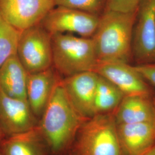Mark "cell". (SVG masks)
I'll return each mask as SVG.
<instances>
[{
  "label": "cell",
  "mask_w": 155,
  "mask_h": 155,
  "mask_svg": "<svg viewBox=\"0 0 155 155\" xmlns=\"http://www.w3.org/2000/svg\"><path fill=\"white\" fill-rule=\"evenodd\" d=\"M61 81V78L56 84L38 124L39 132L45 146L56 155L71 148L79 129L87 120L75 109Z\"/></svg>",
  "instance_id": "cell-1"
},
{
  "label": "cell",
  "mask_w": 155,
  "mask_h": 155,
  "mask_svg": "<svg viewBox=\"0 0 155 155\" xmlns=\"http://www.w3.org/2000/svg\"><path fill=\"white\" fill-rule=\"evenodd\" d=\"M137 11L124 13L106 9L91 38L98 62L132 61L134 24Z\"/></svg>",
  "instance_id": "cell-2"
},
{
  "label": "cell",
  "mask_w": 155,
  "mask_h": 155,
  "mask_svg": "<svg viewBox=\"0 0 155 155\" xmlns=\"http://www.w3.org/2000/svg\"><path fill=\"white\" fill-rule=\"evenodd\" d=\"M52 67L61 78L94 71L98 61L91 38L69 33L52 35Z\"/></svg>",
  "instance_id": "cell-3"
},
{
  "label": "cell",
  "mask_w": 155,
  "mask_h": 155,
  "mask_svg": "<svg viewBox=\"0 0 155 155\" xmlns=\"http://www.w3.org/2000/svg\"><path fill=\"white\" fill-rule=\"evenodd\" d=\"M71 155H123L113 113L96 114L79 129Z\"/></svg>",
  "instance_id": "cell-4"
},
{
  "label": "cell",
  "mask_w": 155,
  "mask_h": 155,
  "mask_svg": "<svg viewBox=\"0 0 155 155\" xmlns=\"http://www.w3.org/2000/svg\"><path fill=\"white\" fill-rule=\"evenodd\" d=\"M17 56L28 74L52 67V35L40 24L20 32Z\"/></svg>",
  "instance_id": "cell-5"
},
{
  "label": "cell",
  "mask_w": 155,
  "mask_h": 155,
  "mask_svg": "<svg viewBox=\"0 0 155 155\" xmlns=\"http://www.w3.org/2000/svg\"><path fill=\"white\" fill-rule=\"evenodd\" d=\"M100 16L77 9L55 6L40 22L52 35L69 33L92 38L96 31Z\"/></svg>",
  "instance_id": "cell-6"
},
{
  "label": "cell",
  "mask_w": 155,
  "mask_h": 155,
  "mask_svg": "<svg viewBox=\"0 0 155 155\" xmlns=\"http://www.w3.org/2000/svg\"><path fill=\"white\" fill-rule=\"evenodd\" d=\"M132 61L135 65L155 62V0H142L134 24Z\"/></svg>",
  "instance_id": "cell-7"
},
{
  "label": "cell",
  "mask_w": 155,
  "mask_h": 155,
  "mask_svg": "<svg viewBox=\"0 0 155 155\" xmlns=\"http://www.w3.org/2000/svg\"><path fill=\"white\" fill-rule=\"evenodd\" d=\"M39 121L27 99L12 97L0 91V127L5 137L37 127Z\"/></svg>",
  "instance_id": "cell-8"
},
{
  "label": "cell",
  "mask_w": 155,
  "mask_h": 155,
  "mask_svg": "<svg viewBox=\"0 0 155 155\" xmlns=\"http://www.w3.org/2000/svg\"><path fill=\"white\" fill-rule=\"evenodd\" d=\"M55 6L54 0H0V15L21 31L40 24Z\"/></svg>",
  "instance_id": "cell-9"
},
{
  "label": "cell",
  "mask_w": 155,
  "mask_h": 155,
  "mask_svg": "<svg viewBox=\"0 0 155 155\" xmlns=\"http://www.w3.org/2000/svg\"><path fill=\"white\" fill-rule=\"evenodd\" d=\"M94 71L120 89L125 96L153 95L149 84L134 65L122 61L98 62Z\"/></svg>",
  "instance_id": "cell-10"
},
{
  "label": "cell",
  "mask_w": 155,
  "mask_h": 155,
  "mask_svg": "<svg viewBox=\"0 0 155 155\" xmlns=\"http://www.w3.org/2000/svg\"><path fill=\"white\" fill-rule=\"evenodd\" d=\"M99 75L94 71L61 78L67 95L78 113L85 119L95 115L94 97Z\"/></svg>",
  "instance_id": "cell-11"
},
{
  "label": "cell",
  "mask_w": 155,
  "mask_h": 155,
  "mask_svg": "<svg viewBox=\"0 0 155 155\" xmlns=\"http://www.w3.org/2000/svg\"><path fill=\"white\" fill-rule=\"evenodd\" d=\"M61 78L53 67L42 71L28 74L27 100L39 120Z\"/></svg>",
  "instance_id": "cell-12"
},
{
  "label": "cell",
  "mask_w": 155,
  "mask_h": 155,
  "mask_svg": "<svg viewBox=\"0 0 155 155\" xmlns=\"http://www.w3.org/2000/svg\"><path fill=\"white\" fill-rule=\"evenodd\" d=\"M123 155H140L155 144V121L117 125Z\"/></svg>",
  "instance_id": "cell-13"
},
{
  "label": "cell",
  "mask_w": 155,
  "mask_h": 155,
  "mask_svg": "<svg viewBox=\"0 0 155 155\" xmlns=\"http://www.w3.org/2000/svg\"><path fill=\"white\" fill-rule=\"evenodd\" d=\"M117 125L155 121V104L152 96H125L113 113Z\"/></svg>",
  "instance_id": "cell-14"
},
{
  "label": "cell",
  "mask_w": 155,
  "mask_h": 155,
  "mask_svg": "<svg viewBox=\"0 0 155 155\" xmlns=\"http://www.w3.org/2000/svg\"><path fill=\"white\" fill-rule=\"evenodd\" d=\"M28 73L17 55L0 67V91L12 97L27 99Z\"/></svg>",
  "instance_id": "cell-15"
},
{
  "label": "cell",
  "mask_w": 155,
  "mask_h": 155,
  "mask_svg": "<svg viewBox=\"0 0 155 155\" xmlns=\"http://www.w3.org/2000/svg\"><path fill=\"white\" fill-rule=\"evenodd\" d=\"M44 141L37 127L5 137L0 144L1 155H45Z\"/></svg>",
  "instance_id": "cell-16"
},
{
  "label": "cell",
  "mask_w": 155,
  "mask_h": 155,
  "mask_svg": "<svg viewBox=\"0 0 155 155\" xmlns=\"http://www.w3.org/2000/svg\"><path fill=\"white\" fill-rule=\"evenodd\" d=\"M124 97L114 84L99 75L94 97L95 115L114 113Z\"/></svg>",
  "instance_id": "cell-17"
},
{
  "label": "cell",
  "mask_w": 155,
  "mask_h": 155,
  "mask_svg": "<svg viewBox=\"0 0 155 155\" xmlns=\"http://www.w3.org/2000/svg\"><path fill=\"white\" fill-rule=\"evenodd\" d=\"M20 32L0 15V67L16 55Z\"/></svg>",
  "instance_id": "cell-18"
},
{
  "label": "cell",
  "mask_w": 155,
  "mask_h": 155,
  "mask_svg": "<svg viewBox=\"0 0 155 155\" xmlns=\"http://www.w3.org/2000/svg\"><path fill=\"white\" fill-rule=\"evenodd\" d=\"M55 6H61L85 12L100 16L106 10L107 0H54Z\"/></svg>",
  "instance_id": "cell-19"
},
{
  "label": "cell",
  "mask_w": 155,
  "mask_h": 155,
  "mask_svg": "<svg viewBox=\"0 0 155 155\" xmlns=\"http://www.w3.org/2000/svg\"><path fill=\"white\" fill-rule=\"evenodd\" d=\"M142 0H107L106 9L124 13L137 11Z\"/></svg>",
  "instance_id": "cell-20"
},
{
  "label": "cell",
  "mask_w": 155,
  "mask_h": 155,
  "mask_svg": "<svg viewBox=\"0 0 155 155\" xmlns=\"http://www.w3.org/2000/svg\"><path fill=\"white\" fill-rule=\"evenodd\" d=\"M134 66L147 82L155 87V62Z\"/></svg>",
  "instance_id": "cell-21"
},
{
  "label": "cell",
  "mask_w": 155,
  "mask_h": 155,
  "mask_svg": "<svg viewBox=\"0 0 155 155\" xmlns=\"http://www.w3.org/2000/svg\"><path fill=\"white\" fill-rule=\"evenodd\" d=\"M140 155H155V144Z\"/></svg>",
  "instance_id": "cell-22"
},
{
  "label": "cell",
  "mask_w": 155,
  "mask_h": 155,
  "mask_svg": "<svg viewBox=\"0 0 155 155\" xmlns=\"http://www.w3.org/2000/svg\"><path fill=\"white\" fill-rule=\"evenodd\" d=\"M4 137H5L4 135V134L2 133V132L1 129V127H0V144H1V141H2V140L4 139Z\"/></svg>",
  "instance_id": "cell-23"
},
{
  "label": "cell",
  "mask_w": 155,
  "mask_h": 155,
  "mask_svg": "<svg viewBox=\"0 0 155 155\" xmlns=\"http://www.w3.org/2000/svg\"><path fill=\"white\" fill-rule=\"evenodd\" d=\"M154 101H155V97L154 98Z\"/></svg>",
  "instance_id": "cell-24"
},
{
  "label": "cell",
  "mask_w": 155,
  "mask_h": 155,
  "mask_svg": "<svg viewBox=\"0 0 155 155\" xmlns=\"http://www.w3.org/2000/svg\"><path fill=\"white\" fill-rule=\"evenodd\" d=\"M0 155H1V154H0Z\"/></svg>",
  "instance_id": "cell-25"
}]
</instances>
